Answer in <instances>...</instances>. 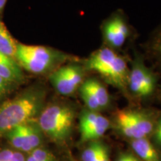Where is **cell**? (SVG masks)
<instances>
[{"label": "cell", "mask_w": 161, "mask_h": 161, "mask_svg": "<svg viewBox=\"0 0 161 161\" xmlns=\"http://www.w3.org/2000/svg\"><path fill=\"white\" fill-rule=\"evenodd\" d=\"M46 90L41 86H30L14 97L0 104V138L9 130L37 119L46 105Z\"/></svg>", "instance_id": "obj_1"}, {"label": "cell", "mask_w": 161, "mask_h": 161, "mask_svg": "<svg viewBox=\"0 0 161 161\" xmlns=\"http://www.w3.org/2000/svg\"><path fill=\"white\" fill-rule=\"evenodd\" d=\"M75 119V110L64 102L45 105L37 119L46 137L58 145L66 144L71 137Z\"/></svg>", "instance_id": "obj_2"}, {"label": "cell", "mask_w": 161, "mask_h": 161, "mask_svg": "<svg viewBox=\"0 0 161 161\" xmlns=\"http://www.w3.org/2000/svg\"><path fill=\"white\" fill-rule=\"evenodd\" d=\"M61 52L44 46L17 43L14 59L22 69L34 74L51 73L65 61Z\"/></svg>", "instance_id": "obj_3"}, {"label": "cell", "mask_w": 161, "mask_h": 161, "mask_svg": "<svg viewBox=\"0 0 161 161\" xmlns=\"http://www.w3.org/2000/svg\"><path fill=\"white\" fill-rule=\"evenodd\" d=\"M85 68L102 75L110 84L125 89L129 71L125 60L110 48H102L92 53L86 60Z\"/></svg>", "instance_id": "obj_4"}, {"label": "cell", "mask_w": 161, "mask_h": 161, "mask_svg": "<svg viewBox=\"0 0 161 161\" xmlns=\"http://www.w3.org/2000/svg\"><path fill=\"white\" fill-rule=\"evenodd\" d=\"M115 125L118 131L130 140L148 138L155 126L150 114L136 110L119 111L115 117Z\"/></svg>", "instance_id": "obj_5"}, {"label": "cell", "mask_w": 161, "mask_h": 161, "mask_svg": "<svg viewBox=\"0 0 161 161\" xmlns=\"http://www.w3.org/2000/svg\"><path fill=\"white\" fill-rule=\"evenodd\" d=\"M84 68L76 64L60 66L52 72L49 80L60 95L70 96L83 84Z\"/></svg>", "instance_id": "obj_6"}, {"label": "cell", "mask_w": 161, "mask_h": 161, "mask_svg": "<svg viewBox=\"0 0 161 161\" xmlns=\"http://www.w3.org/2000/svg\"><path fill=\"white\" fill-rule=\"evenodd\" d=\"M110 126V121L100 112L84 110L80 115L79 131L80 142L99 140Z\"/></svg>", "instance_id": "obj_7"}, {"label": "cell", "mask_w": 161, "mask_h": 161, "mask_svg": "<svg viewBox=\"0 0 161 161\" xmlns=\"http://www.w3.org/2000/svg\"><path fill=\"white\" fill-rule=\"evenodd\" d=\"M79 89L86 109L100 112L109 106V92L103 84L97 79L90 78L84 80Z\"/></svg>", "instance_id": "obj_8"}, {"label": "cell", "mask_w": 161, "mask_h": 161, "mask_svg": "<svg viewBox=\"0 0 161 161\" xmlns=\"http://www.w3.org/2000/svg\"><path fill=\"white\" fill-rule=\"evenodd\" d=\"M128 86L133 94L139 97L150 96L155 87L154 75L139 59L129 71Z\"/></svg>", "instance_id": "obj_9"}, {"label": "cell", "mask_w": 161, "mask_h": 161, "mask_svg": "<svg viewBox=\"0 0 161 161\" xmlns=\"http://www.w3.org/2000/svg\"><path fill=\"white\" fill-rule=\"evenodd\" d=\"M129 35V29L121 16L112 17L104 23L103 35L107 43L110 47L117 49L125 43Z\"/></svg>", "instance_id": "obj_10"}, {"label": "cell", "mask_w": 161, "mask_h": 161, "mask_svg": "<svg viewBox=\"0 0 161 161\" xmlns=\"http://www.w3.org/2000/svg\"><path fill=\"white\" fill-rule=\"evenodd\" d=\"M132 152L141 161H161V153L148 138L130 140Z\"/></svg>", "instance_id": "obj_11"}, {"label": "cell", "mask_w": 161, "mask_h": 161, "mask_svg": "<svg viewBox=\"0 0 161 161\" xmlns=\"http://www.w3.org/2000/svg\"><path fill=\"white\" fill-rule=\"evenodd\" d=\"M0 76L17 85L23 82V69L14 58L0 52Z\"/></svg>", "instance_id": "obj_12"}, {"label": "cell", "mask_w": 161, "mask_h": 161, "mask_svg": "<svg viewBox=\"0 0 161 161\" xmlns=\"http://www.w3.org/2000/svg\"><path fill=\"white\" fill-rule=\"evenodd\" d=\"M3 138L8 141L11 148L25 154L32 152L23 124L14 127L4 134Z\"/></svg>", "instance_id": "obj_13"}, {"label": "cell", "mask_w": 161, "mask_h": 161, "mask_svg": "<svg viewBox=\"0 0 161 161\" xmlns=\"http://www.w3.org/2000/svg\"><path fill=\"white\" fill-rule=\"evenodd\" d=\"M16 47L17 42L0 18V52L14 58Z\"/></svg>", "instance_id": "obj_14"}, {"label": "cell", "mask_w": 161, "mask_h": 161, "mask_svg": "<svg viewBox=\"0 0 161 161\" xmlns=\"http://www.w3.org/2000/svg\"><path fill=\"white\" fill-rule=\"evenodd\" d=\"M102 142L100 140L88 142V145L83 150L80 155L81 161H96L98 154L102 146Z\"/></svg>", "instance_id": "obj_15"}, {"label": "cell", "mask_w": 161, "mask_h": 161, "mask_svg": "<svg viewBox=\"0 0 161 161\" xmlns=\"http://www.w3.org/2000/svg\"><path fill=\"white\" fill-rule=\"evenodd\" d=\"M25 161H59L49 150L42 146L27 154Z\"/></svg>", "instance_id": "obj_16"}, {"label": "cell", "mask_w": 161, "mask_h": 161, "mask_svg": "<svg viewBox=\"0 0 161 161\" xmlns=\"http://www.w3.org/2000/svg\"><path fill=\"white\" fill-rule=\"evenodd\" d=\"M27 154L14 148H0V161H25Z\"/></svg>", "instance_id": "obj_17"}, {"label": "cell", "mask_w": 161, "mask_h": 161, "mask_svg": "<svg viewBox=\"0 0 161 161\" xmlns=\"http://www.w3.org/2000/svg\"><path fill=\"white\" fill-rule=\"evenodd\" d=\"M17 86V84L0 76V102L7 98Z\"/></svg>", "instance_id": "obj_18"}, {"label": "cell", "mask_w": 161, "mask_h": 161, "mask_svg": "<svg viewBox=\"0 0 161 161\" xmlns=\"http://www.w3.org/2000/svg\"><path fill=\"white\" fill-rule=\"evenodd\" d=\"M152 135L153 136V140H154L153 144L161 153V117H160L158 122L155 123L154 131Z\"/></svg>", "instance_id": "obj_19"}, {"label": "cell", "mask_w": 161, "mask_h": 161, "mask_svg": "<svg viewBox=\"0 0 161 161\" xmlns=\"http://www.w3.org/2000/svg\"><path fill=\"white\" fill-rule=\"evenodd\" d=\"M115 161H141L134 153L131 152H121Z\"/></svg>", "instance_id": "obj_20"}, {"label": "cell", "mask_w": 161, "mask_h": 161, "mask_svg": "<svg viewBox=\"0 0 161 161\" xmlns=\"http://www.w3.org/2000/svg\"><path fill=\"white\" fill-rule=\"evenodd\" d=\"M96 161H110L108 149L104 143L102 144V146L101 148L99 154H98L97 160Z\"/></svg>", "instance_id": "obj_21"}, {"label": "cell", "mask_w": 161, "mask_h": 161, "mask_svg": "<svg viewBox=\"0 0 161 161\" xmlns=\"http://www.w3.org/2000/svg\"><path fill=\"white\" fill-rule=\"evenodd\" d=\"M7 1L8 0H0V15H1L2 12L3 11L4 8H5L6 3H7Z\"/></svg>", "instance_id": "obj_22"}, {"label": "cell", "mask_w": 161, "mask_h": 161, "mask_svg": "<svg viewBox=\"0 0 161 161\" xmlns=\"http://www.w3.org/2000/svg\"><path fill=\"white\" fill-rule=\"evenodd\" d=\"M158 49H159V52H160V54L161 55V38H160V41H159V43H158Z\"/></svg>", "instance_id": "obj_23"}, {"label": "cell", "mask_w": 161, "mask_h": 161, "mask_svg": "<svg viewBox=\"0 0 161 161\" xmlns=\"http://www.w3.org/2000/svg\"><path fill=\"white\" fill-rule=\"evenodd\" d=\"M71 161H75V160H72Z\"/></svg>", "instance_id": "obj_24"}]
</instances>
